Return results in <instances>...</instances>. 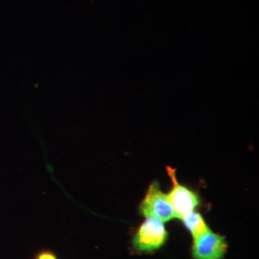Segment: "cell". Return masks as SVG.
I'll return each instance as SVG.
<instances>
[{"mask_svg":"<svg viewBox=\"0 0 259 259\" xmlns=\"http://www.w3.org/2000/svg\"><path fill=\"white\" fill-rule=\"evenodd\" d=\"M165 224L154 217H146L133 237V247L139 253H152L159 250L167 240Z\"/></svg>","mask_w":259,"mask_h":259,"instance_id":"6da1fadb","label":"cell"},{"mask_svg":"<svg viewBox=\"0 0 259 259\" xmlns=\"http://www.w3.org/2000/svg\"><path fill=\"white\" fill-rule=\"evenodd\" d=\"M139 212L145 217H154L162 222H168L177 218L168 195L160 190L157 182L149 185L147 193L139 205Z\"/></svg>","mask_w":259,"mask_h":259,"instance_id":"7a4b0ae2","label":"cell"},{"mask_svg":"<svg viewBox=\"0 0 259 259\" xmlns=\"http://www.w3.org/2000/svg\"><path fill=\"white\" fill-rule=\"evenodd\" d=\"M167 172L173 183V187L167 195L175 210L177 218L181 219L186 214L195 211L201 204V199L195 191L185 185H181L177 181L175 169L167 167Z\"/></svg>","mask_w":259,"mask_h":259,"instance_id":"3957f363","label":"cell"},{"mask_svg":"<svg viewBox=\"0 0 259 259\" xmlns=\"http://www.w3.org/2000/svg\"><path fill=\"white\" fill-rule=\"evenodd\" d=\"M34 259H58V257L53 251L49 250H44L38 251Z\"/></svg>","mask_w":259,"mask_h":259,"instance_id":"8992f818","label":"cell"},{"mask_svg":"<svg viewBox=\"0 0 259 259\" xmlns=\"http://www.w3.org/2000/svg\"><path fill=\"white\" fill-rule=\"evenodd\" d=\"M181 220L184 223L186 230L191 233L193 238L200 235H203L205 232H208L210 229L204 221V217L201 213L192 211L185 215Z\"/></svg>","mask_w":259,"mask_h":259,"instance_id":"5b68a950","label":"cell"},{"mask_svg":"<svg viewBox=\"0 0 259 259\" xmlns=\"http://www.w3.org/2000/svg\"><path fill=\"white\" fill-rule=\"evenodd\" d=\"M226 237L210 230L193 238L191 253L193 259H223L227 253Z\"/></svg>","mask_w":259,"mask_h":259,"instance_id":"277c9868","label":"cell"}]
</instances>
